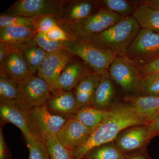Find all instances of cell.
Masks as SVG:
<instances>
[{
    "label": "cell",
    "mask_w": 159,
    "mask_h": 159,
    "mask_svg": "<svg viewBox=\"0 0 159 159\" xmlns=\"http://www.w3.org/2000/svg\"><path fill=\"white\" fill-rule=\"evenodd\" d=\"M110 111L108 116L92 131L87 142L73 151L76 159H83L92 148L113 142L125 129L147 124L146 120L139 116L128 102L114 104Z\"/></svg>",
    "instance_id": "obj_1"
},
{
    "label": "cell",
    "mask_w": 159,
    "mask_h": 159,
    "mask_svg": "<svg viewBox=\"0 0 159 159\" xmlns=\"http://www.w3.org/2000/svg\"><path fill=\"white\" fill-rule=\"evenodd\" d=\"M141 29L133 16L124 17L100 34L85 40L109 49L116 56L124 57Z\"/></svg>",
    "instance_id": "obj_2"
},
{
    "label": "cell",
    "mask_w": 159,
    "mask_h": 159,
    "mask_svg": "<svg viewBox=\"0 0 159 159\" xmlns=\"http://www.w3.org/2000/svg\"><path fill=\"white\" fill-rule=\"evenodd\" d=\"M64 49L80 57L94 72L101 75L108 72L110 66L116 56L108 48L74 37L65 42Z\"/></svg>",
    "instance_id": "obj_3"
},
{
    "label": "cell",
    "mask_w": 159,
    "mask_h": 159,
    "mask_svg": "<svg viewBox=\"0 0 159 159\" xmlns=\"http://www.w3.org/2000/svg\"><path fill=\"white\" fill-rule=\"evenodd\" d=\"M27 122L32 136L45 143L49 138L56 135L68 118L51 113L47 104L27 111Z\"/></svg>",
    "instance_id": "obj_4"
},
{
    "label": "cell",
    "mask_w": 159,
    "mask_h": 159,
    "mask_svg": "<svg viewBox=\"0 0 159 159\" xmlns=\"http://www.w3.org/2000/svg\"><path fill=\"white\" fill-rule=\"evenodd\" d=\"M137 66L159 58V33L141 29L129 46L125 57Z\"/></svg>",
    "instance_id": "obj_5"
},
{
    "label": "cell",
    "mask_w": 159,
    "mask_h": 159,
    "mask_svg": "<svg viewBox=\"0 0 159 159\" xmlns=\"http://www.w3.org/2000/svg\"><path fill=\"white\" fill-rule=\"evenodd\" d=\"M51 89L44 80L32 75L19 84L16 102L27 111L45 105L51 96Z\"/></svg>",
    "instance_id": "obj_6"
},
{
    "label": "cell",
    "mask_w": 159,
    "mask_h": 159,
    "mask_svg": "<svg viewBox=\"0 0 159 159\" xmlns=\"http://www.w3.org/2000/svg\"><path fill=\"white\" fill-rule=\"evenodd\" d=\"M123 18L106 9H99L91 16L71 25V35L80 39H88L103 32Z\"/></svg>",
    "instance_id": "obj_7"
},
{
    "label": "cell",
    "mask_w": 159,
    "mask_h": 159,
    "mask_svg": "<svg viewBox=\"0 0 159 159\" xmlns=\"http://www.w3.org/2000/svg\"><path fill=\"white\" fill-rule=\"evenodd\" d=\"M65 2L56 0H18L3 14L37 18L51 16L58 20L61 17Z\"/></svg>",
    "instance_id": "obj_8"
},
{
    "label": "cell",
    "mask_w": 159,
    "mask_h": 159,
    "mask_svg": "<svg viewBox=\"0 0 159 159\" xmlns=\"http://www.w3.org/2000/svg\"><path fill=\"white\" fill-rule=\"evenodd\" d=\"M111 80L126 93H138V83L141 77L138 66L124 57L116 56L108 70Z\"/></svg>",
    "instance_id": "obj_9"
},
{
    "label": "cell",
    "mask_w": 159,
    "mask_h": 159,
    "mask_svg": "<svg viewBox=\"0 0 159 159\" xmlns=\"http://www.w3.org/2000/svg\"><path fill=\"white\" fill-rule=\"evenodd\" d=\"M92 132L90 129L73 117L68 119L56 137L61 145L73 152L87 142Z\"/></svg>",
    "instance_id": "obj_10"
},
{
    "label": "cell",
    "mask_w": 159,
    "mask_h": 159,
    "mask_svg": "<svg viewBox=\"0 0 159 159\" xmlns=\"http://www.w3.org/2000/svg\"><path fill=\"white\" fill-rule=\"evenodd\" d=\"M74 56L65 49L48 54L37 71L38 77L44 80L52 90L54 83L63 70L67 65L74 60Z\"/></svg>",
    "instance_id": "obj_11"
},
{
    "label": "cell",
    "mask_w": 159,
    "mask_h": 159,
    "mask_svg": "<svg viewBox=\"0 0 159 159\" xmlns=\"http://www.w3.org/2000/svg\"><path fill=\"white\" fill-rule=\"evenodd\" d=\"M7 46L6 55L0 62V70L19 83L22 82L33 75L29 70L22 51L19 47Z\"/></svg>",
    "instance_id": "obj_12"
},
{
    "label": "cell",
    "mask_w": 159,
    "mask_h": 159,
    "mask_svg": "<svg viewBox=\"0 0 159 159\" xmlns=\"http://www.w3.org/2000/svg\"><path fill=\"white\" fill-rule=\"evenodd\" d=\"M148 132L147 124L134 125L122 131L114 142L122 153L127 154L146 148Z\"/></svg>",
    "instance_id": "obj_13"
},
{
    "label": "cell",
    "mask_w": 159,
    "mask_h": 159,
    "mask_svg": "<svg viewBox=\"0 0 159 159\" xmlns=\"http://www.w3.org/2000/svg\"><path fill=\"white\" fill-rule=\"evenodd\" d=\"M0 117L2 126L11 123L19 129L25 139L33 137L28 126L27 111L20 108L15 100L0 98Z\"/></svg>",
    "instance_id": "obj_14"
},
{
    "label": "cell",
    "mask_w": 159,
    "mask_h": 159,
    "mask_svg": "<svg viewBox=\"0 0 159 159\" xmlns=\"http://www.w3.org/2000/svg\"><path fill=\"white\" fill-rule=\"evenodd\" d=\"M66 2L60 20L71 25L91 16L95 13L93 12L96 8H99L97 1H71L67 5Z\"/></svg>",
    "instance_id": "obj_15"
},
{
    "label": "cell",
    "mask_w": 159,
    "mask_h": 159,
    "mask_svg": "<svg viewBox=\"0 0 159 159\" xmlns=\"http://www.w3.org/2000/svg\"><path fill=\"white\" fill-rule=\"evenodd\" d=\"M46 104L50 111L60 115L75 114L80 109L75 95L71 91L52 90Z\"/></svg>",
    "instance_id": "obj_16"
},
{
    "label": "cell",
    "mask_w": 159,
    "mask_h": 159,
    "mask_svg": "<svg viewBox=\"0 0 159 159\" xmlns=\"http://www.w3.org/2000/svg\"><path fill=\"white\" fill-rule=\"evenodd\" d=\"M88 71L81 63L73 60L66 66L54 83L52 90L71 91Z\"/></svg>",
    "instance_id": "obj_17"
},
{
    "label": "cell",
    "mask_w": 159,
    "mask_h": 159,
    "mask_svg": "<svg viewBox=\"0 0 159 159\" xmlns=\"http://www.w3.org/2000/svg\"><path fill=\"white\" fill-rule=\"evenodd\" d=\"M101 75L94 71L88 72L80 80L74 93L80 109L93 105L94 93Z\"/></svg>",
    "instance_id": "obj_18"
},
{
    "label": "cell",
    "mask_w": 159,
    "mask_h": 159,
    "mask_svg": "<svg viewBox=\"0 0 159 159\" xmlns=\"http://www.w3.org/2000/svg\"><path fill=\"white\" fill-rule=\"evenodd\" d=\"M125 99L147 123L159 115V97L134 95L125 97Z\"/></svg>",
    "instance_id": "obj_19"
},
{
    "label": "cell",
    "mask_w": 159,
    "mask_h": 159,
    "mask_svg": "<svg viewBox=\"0 0 159 159\" xmlns=\"http://www.w3.org/2000/svg\"><path fill=\"white\" fill-rule=\"evenodd\" d=\"M37 32L34 27L14 26L0 29V43L17 47L29 41Z\"/></svg>",
    "instance_id": "obj_20"
},
{
    "label": "cell",
    "mask_w": 159,
    "mask_h": 159,
    "mask_svg": "<svg viewBox=\"0 0 159 159\" xmlns=\"http://www.w3.org/2000/svg\"><path fill=\"white\" fill-rule=\"evenodd\" d=\"M116 91L108 72L101 75L94 93L93 105L100 109H107L114 99Z\"/></svg>",
    "instance_id": "obj_21"
},
{
    "label": "cell",
    "mask_w": 159,
    "mask_h": 159,
    "mask_svg": "<svg viewBox=\"0 0 159 159\" xmlns=\"http://www.w3.org/2000/svg\"><path fill=\"white\" fill-rule=\"evenodd\" d=\"M110 112V109H100L88 106L78 110L74 117L93 131L108 116Z\"/></svg>",
    "instance_id": "obj_22"
},
{
    "label": "cell",
    "mask_w": 159,
    "mask_h": 159,
    "mask_svg": "<svg viewBox=\"0 0 159 159\" xmlns=\"http://www.w3.org/2000/svg\"><path fill=\"white\" fill-rule=\"evenodd\" d=\"M139 2L133 16L140 28L159 33V11Z\"/></svg>",
    "instance_id": "obj_23"
},
{
    "label": "cell",
    "mask_w": 159,
    "mask_h": 159,
    "mask_svg": "<svg viewBox=\"0 0 159 159\" xmlns=\"http://www.w3.org/2000/svg\"><path fill=\"white\" fill-rule=\"evenodd\" d=\"M25 59L32 75L38 70L48 53L38 45L34 38L19 46Z\"/></svg>",
    "instance_id": "obj_24"
},
{
    "label": "cell",
    "mask_w": 159,
    "mask_h": 159,
    "mask_svg": "<svg viewBox=\"0 0 159 159\" xmlns=\"http://www.w3.org/2000/svg\"><path fill=\"white\" fill-rule=\"evenodd\" d=\"M99 9H106L123 17L133 16L139 6V1L127 0H102L98 1Z\"/></svg>",
    "instance_id": "obj_25"
},
{
    "label": "cell",
    "mask_w": 159,
    "mask_h": 159,
    "mask_svg": "<svg viewBox=\"0 0 159 159\" xmlns=\"http://www.w3.org/2000/svg\"><path fill=\"white\" fill-rule=\"evenodd\" d=\"M122 153L114 142L103 144L89 151L84 159H124Z\"/></svg>",
    "instance_id": "obj_26"
},
{
    "label": "cell",
    "mask_w": 159,
    "mask_h": 159,
    "mask_svg": "<svg viewBox=\"0 0 159 159\" xmlns=\"http://www.w3.org/2000/svg\"><path fill=\"white\" fill-rule=\"evenodd\" d=\"M137 91L141 95L159 97V73L141 76Z\"/></svg>",
    "instance_id": "obj_27"
},
{
    "label": "cell",
    "mask_w": 159,
    "mask_h": 159,
    "mask_svg": "<svg viewBox=\"0 0 159 159\" xmlns=\"http://www.w3.org/2000/svg\"><path fill=\"white\" fill-rule=\"evenodd\" d=\"M51 159H76L71 151L60 144L54 135L49 138L45 143Z\"/></svg>",
    "instance_id": "obj_28"
},
{
    "label": "cell",
    "mask_w": 159,
    "mask_h": 159,
    "mask_svg": "<svg viewBox=\"0 0 159 159\" xmlns=\"http://www.w3.org/2000/svg\"><path fill=\"white\" fill-rule=\"evenodd\" d=\"M19 84L0 70V98L15 100Z\"/></svg>",
    "instance_id": "obj_29"
},
{
    "label": "cell",
    "mask_w": 159,
    "mask_h": 159,
    "mask_svg": "<svg viewBox=\"0 0 159 159\" xmlns=\"http://www.w3.org/2000/svg\"><path fill=\"white\" fill-rule=\"evenodd\" d=\"M38 19L37 18L7 15L2 13L0 16V29L11 26H27L36 28Z\"/></svg>",
    "instance_id": "obj_30"
},
{
    "label": "cell",
    "mask_w": 159,
    "mask_h": 159,
    "mask_svg": "<svg viewBox=\"0 0 159 159\" xmlns=\"http://www.w3.org/2000/svg\"><path fill=\"white\" fill-rule=\"evenodd\" d=\"M29 151V159H51L45 145L34 137L25 139Z\"/></svg>",
    "instance_id": "obj_31"
},
{
    "label": "cell",
    "mask_w": 159,
    "mask_h": 159,
    "mask_svg": "<svg viewBox=\"0 0 159 159\" xmlns=\"http://www.w3.org/2000/svg\"><path fill=\"white\" fill-rule=\"evenodd\" d=\"M33 38L38 45L48 54L54 53L64 49L65 42L51 40L46 37L43 33L37 31Z\"/></svg>",
    "instance_id": "obj_32"
},
{
    "label": "cell",
    "mask_w": 159,
    "mask_h": 159,
    "mask_svg": "<svg viewBox=\"0 0 159 159\" xmlns=\"http://www.w3.org/2000/svg\"><path fill=\"white\" fill-rule=\"evenodd\" d=\"M44 34L49 39L55 41H68L74 37L71 34L66 33L59 25L53 27Z\"/></svg>",
    "instance_id": "obj_33"
},
{
    "label": "cell",
    "mask_w": 159,
    "mask_h": 159,
    "mask_svg": "<svg viewBox=\"0 0 159 159\" xmlns=\"http://www.w3.org/2000/svg\"><path fill=\"white\" fill-rule=\"evenodd\" d=\"M58 25L57 20L51 16L39 18L36 23V28L38 32L45 34L55 26Z\"/></svg>",
    "instance_id": "obj_34"
},
{
    "label": "cell",
    "mask_w": 159,
    "mask_h": 159,
    "mask_svg": "<svg viewBox=\"0 0 159 159\" xmlns=\"http://www.w3.org/2000/svg\"><path fill=\"white\" fill-rule=\"evenodd\" d=\"M138 67L142 76L159 73V58L146 64L138 66Z\"/></svg>",
    "instance_id": "obj_35"
},
{
    "label": "cell",
    "mask_w": 159,
    "mask_h": 159,
    "mask_svg": "<svg viewBox=\"0 0 159 159\" xmlns=\"http://www.w3.org/2000/svg\"><path fill=\"white\" fill-rule=\"evenodd\" d=\"M148 126V142L159 135V115L147 123Z\"/></svg>",
    "instance_id": "obj_36"
},
{
    "label": "cell",
    "mask_w": 159,
    "mask_h": 159,
    "mask_svg": "<svg viewBox=\"0 0 159 159\" xmlns=\"http://www.w3.org/2000/svg\"><path fill=\"white\" fill-rule=\"evenodd\" d=\"M0 159H12L11 152L5 141L2 126L0 128Z\"/></svg>",
    "instance_id": "obj_37"
},
{
    "label": "cell",
    "mask_w": 159,
    "mask_h": 159,
    "mask_svg": "<svg viewBox=\"0 0 159 159\" xmlns=\"http://www.w3.org/2000/svg\"><path fill=\"white\" fill-rule=\"evenodd\" d=\"M124 159H152L148 155L146 148L125 155Z\"/></svg>",
    "instance_id": "obj_38"
},
{
    "label": "cell",
    "mask_w": 159,
    "mask_h": 159,
    "mask_svg": "<svg viewBox=\"0 0 159 159\" xmlns=\"http://www.w3.org/2000/svg\"><path fill=\"white\" fill-rule=\"evenodd\" d=\"M139 2L141 4L146 5L152 9L159 12V0H144Z\"/></svg>",
    "instance_id": "obj_39"
},
{
    "label": "cell",
    "mask_w": 159,
    "mask_h": 159,
    "mask_svg": "<svg viewBox=\"0 0 159 159\" xmlns=\"http://www.w3.org/2000/svg\"><path fill=\"white\" fill-rule=\"evenodd\" d=\"M7 50V45L3 43H0V62L2 61L6 55Z\"/></svg>",
    "instance_id": "obj_40"
},
{
    "label": "cell",
    "mask_w": 159,
    "mask_h": 159,
    "mask_svg": "<svg viewBox=\"0 0 159 159\" xmlns=\"http://www.w3.org/2000/svg\"></svg>",
    "instance_id": "obj_41"
}]
</instances>
